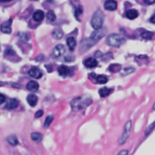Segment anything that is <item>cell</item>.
<instances>
[{
  "mask_svg": "<svg viewBox=\"0 0 155 155\" xmlns=\"http://www.w3.org/2000/svg\"><path fill=\"white\" fill-rule=\"evenodd\" d=\"M92 103V100L89 97L79 96L73 98L70 102L71 109L74 111H78L85 109Z\"/></svg>",
  "mask_w": 155,
  "mask_h": 155,
  "instance_id": "cell-1",
  "label": "cell"
},
{
  "mask_svg": "<svg viewBox=\"0 0 155 155\" xmlns=\"http://www.w3.org/2000/svg\"><path fill=\"white\" fill-rule=\"evenodd\" d=\"M125 41V39L121 35L112 33L109 35L106 39V43L110 46L119 47Z\"/></svg>",
  "mask_w": 155,
  "mask_h": 155,
  "instance_id": "cell-2",
  "label": "cell"
},
{
  "mask_svg": "<svg viewBox=\"0 0 155 155\" xmlns=\"http://www.w3.org/2000/svg\"><path fill=\"white\" fill-rule=\"evenodd\" d=\"M104 15L101 10L96 11L91 18V25L92 27L96 30L102 28L103 22H104Z\"/></svg>",
  "mask_w": 155,
  "mask_h": 155,
  "instance_id": "cell-3",
  "label": "cell"
},
{
  "mask_svg": "<svg viewBox=\"0 0 155 155\" xmlns=\"http://www.w3.org/2000/svg\"><path fill=\"white\" fill-rule=\"evenodd\" d=\"M131 125H132V123H131V120L127 121L126 122V124H125L123 133L121 134L119 139H118V143L120 145H122L124 143H125L126 142V141L127 140L128 138L129 137L130 132H131Z\"/></svg>",
  "mask_w": 155,
  "mask_h": 155,
  "instance_id": "cell-4",
  "label": "cell"
},
{
  "mask_svg": "<svg viewBox=\"0 0 155 155\" xmlns=\"http://www.w3.org/2000/svg\"><path fill=\"white\" fill-rule=\"evenodd\" d=\"M106 32H107V30L105 28H101L99 30H96L91 33L90 39L94 42L96 43L105 36V35L106 34Z\"/></svg>",
  "mask_w": 155,
  "mask_h": 155,
  "instance_id": "cell-5",
  "label": "cell"
},
{
  "mask_svg": "<svg viewBox=\"0 0 155 155\" xmlns=\"http://www.w3.org/2000/svg\"><path fill=\"white\" fill-rule=\"evenodd\" d=\"M65 51V48L63 45L59 44L55 46L53 48L52 53H51V56L53 58H57L62 55Z\"/></svg>",
  "mask_w": 155,
  "mask_h": 155,
  "instance_id": "cell-6",
  "label": "cell"
},
{
  "mask_svg": "<svg viewBox=\"0 0 155 155\" xmlns=\"http://www.w3.org/2000/svg\"><path fill=\"white\" fill-rule=\"evenodd\" d=\"M28 74L35 79H39L42 76V72L41 71V70L36 67H32L31 68L28 72Z\"/></svg>",
  "mask_w": 155,
  "mask_h": 155,
  "instance_id": "cell-7",
  "label": "cell"
},
{
  "mask_svg": "<svg viewBox=\"0 0 155 155\" xmlns=\"http://www.w3.org/2000/svg\"><path fill=\"white\" fill-rule=\"evenodd\" d=\"M19 105V101L16 99L12 98L8 99L4 106V108L8 110H13L18 107Z\"/></svg>",
  "mask_w": 155,
  "mask_h": 155,
  "instance_id": "cell-8",
  "label": "cell"
},
{
  "mask_svg": "<svg viewBox=\"0 0 155 155\" xmlns=\"http://www.w3.org/2000/svg\"><path fill=\"white\" fill-rule=\"evenodd\" d=\"M12 24V19H10L8 21H7L6 22H4L1 25V27H0L1 31L4 33H7V34L10 33L12 31V28H11Z\"/></svg>",
  "mask_w": 155,
  "mask_h": 155,
  "instance_id": "cell-9",
  "label": "cell"
},
{
  "mask_svg": "<svg viewBox=\"0 0 155 155\" xmlns=\"http://www.w3.org/2000/svg\"><path fill=\"white\" fill-rule=\"evenodd\" d=\"M117 2L115 0H107L104 4V8L107 10L114 11L117 8Z\"/></svg>",
  "mask_w": 155,
  "mask_h": 155,
  "instance_id": "cell-10",
  "label": "cell"
},
{
  "mask_svg": "<svg viewBox=\"0 0 155 155\" xmlns=\"http://www.w3.org/2000/svg\"><path fill=\"white\" fill-rule=\"evenodd\" d=\"M58 71L59 75L62 76H67L70 74V69L65 65H61L58 68Z\"/></svg>",
  "mask_w": 155,
  "mask_h": 155,
  "instance_id": "cell-11",
  "label": "cell"
},
{
  "mask_svg": "<svg viewBox=\"0 0 155 155\" xmlns=\"http://www.w3.org/2000/svg\"><path fill=\"white\" fill-rule=\"evenodd\" d=\"M26 87L28 91H30L31 92H35L38 90L39 84L36 81H31L27 83Z\"/></svg>",
  "mask_w": 155,
  "mask_h": 155,
  "instance_id": "cell-12",
  "label": "cell"
},
{
  "mask_svg": "<svg viewBox=\"0 0 155 155\" xmlns=\"http://www.w3.org/2000/svg\"><path fill=\"white\" fill-rule=\"evenodd\" d=\"M44 13L41 10H38L33 15V19L36 22H41L44 19Z\"/></svg>",
  "mask_w": 155,
  "mask_h": 155,
  "instance_id": "cell-13",
  "label": "cell"
},
{
  "mask_svg": "<svg viewBox=\"0 0 155 155\" xmlns=\"http://www.w3.org/2000/svg\"><path fill=\"white\" fill-rule=\"evenodd\" d=\"M84 64L88 68H93L97 66V62L93 58H88L85 60Z\"/></svg>",
  "mask_w": 155,
  "mask_h": 155,
  "instance_id": "cell-14",
  "label": "cell"
},
{
  "mask_svg": "<svg viewBox=\"0 0 155 155\" xmlns=\"http://www.w3.org/2000/svg\"><path fill=\"white\" fill-rule=\"evenodd\" d=\"M27 101L30 106L34 107L37 104L38 97L34 94H30L27 97Z\"/></svg>",
  "mask_w": 155,
  "mask_h": 155,
  "instance_id": "cell-15",
  "label": "cell"
},
{
  "mask_svg": "<svg viewBox=\"0 0 155 155\" xmlns=\"http://www.w3.org/2000/svg\"><path fill=\"white\" fill-rule=\"evenodd\" d=\"M67 44L70 51H73L76 45V41L73 37H69L67 39Z\"/></svg>",
  "mask_w": 155,
  "mask_h": 155,
  "instance_id": "cell-16",
  "label": "cell"
},
{
  "mask_svg": "<svg viewBox=\"0 0 155 155\" xmlns=\"http://www.w3.org/2000/svg\"><path fill=\"white\" fill-rule=\"evenodd\" d=\"M113 91L112 88H108L107 87H104L99 90V94L102 97H106L110 94Z\"/></svg>",
  "mask_w": 155,
  "mask_h": 155,
  "instance_id": "cell-17",
  "label": "cell"
},
{
  "mask_svg": "<svg viewBox=\"0 0 155 155\" xmlns=\"http://www.w3.org/2000/svg\"><path fill=\"white\" fill-rule=\"evenodd\" d=\"M139 15L138 12L135 9H130L126 12V16L129 19H134Z\"/></svg>",
  "mask_w": 155,
  "mask_h": 155,
  "instance_id": "cell-18",
  "label": "cell"
},
{
  "mask_svg": "<svg viewBox=\"0 0 155 155\" xmlns=\"http://www.w3.org/2000/svg\"><path fill=\"white\" fill-rule=\"evenodd\" d=\"M6 140L8 142V143H9L10 144H11L12 145H16L18 144L19 142H18V139L16 137V135H10V136H8L7 138H6Z\"/></svg>",
  "mask_w": 155,
  "mask_h": 155,
  "instance_id": "cell-19",
  "label": "cell"
},
{
  "mask_svg": "<svg viewBox=\"0 0 155 155\" xmlns=\"http://www.w3.org/2000/svg\"><path fill=\"white\" fill-rule=\"evenodd\" d=\"M31 138L36 142H40L42 139V134L41 133L33 132L31 134Z\"/></svg>",
  "mask_w": 155,
  "mask_h": 155,
  "instance_id": "cell-20",
  "label": "cell"
},
{
  "mask_svg": "<svg viewBox=\"0 0 155 155\" xmlns=\"http://www.w3.org/2000/svg\"><path fill=\"white\" fill-rule=\"evenodd\" d=\"M53 119H54L53 116H52V115L47 116L46 117V118L45 119V120H44V125H43L44 128H46L50 126V125L51 124Z\"/></svg>",
  "mask_w": 155,
  "mask_h": 155,
  "instance_id": "cell-21",
  "label": "cell"
},
{
  "mask_svg": "<svg viewBox=\"0 0 155 155\" xmlns=\"http://www.w3.org/2000/svg\"><path fill=\"white\" fill-rule=\"evenodd\" d=\"M46 18L47 20L51 22H53L56 20V16L53 10H49L46 14Z\"/></svg>",
  "mask_w": 155,
  "mask_h": 155,
  "instance_id": "cell-22",
  "label": "cell"
},
{
  "mask_svg": "<svg viewBox=\"0 0 155 155\" xmlns=\"http://www.w3.org/2000/svg\"><path fill=\"white\" fill-rule=\"evenodd\" d=\"M153 33L151 31H143L140 34V36L143 39H147V40L151 39L153 38Z\"/></svg>",
  "mask_w": 155,
  "mask_h": 155,
  "instance_id": "cell-23",
  "label": "cell"
},
{
  "mask_svg": "<svg viewBox=\"0 0 155 155\" xmlns=\"http://www.w3.org/2000/svg\"><path fill=\"white\" fill-rule=\"evenodd\" d=\"M96 81L98 84H104L105 83L107 82L108 81V79L107 77H105V76H102V75H99L97 77H96Z\"/></svg>",
  "mask_w": 155,
  "mask_h": 155,
  "instance_id": "cell-24",
  "label": "cell"
},
{
  "mask_svg": "<svg viewBox=\"0 0 155 155\" xmlns=\"http://www.w3.org/2000/svg\"><path fill=\"white\" fill-rule=\"evenodd\" d=\"M52 35L54 36V38H55L57 39H60L63 37V32L59 29L54 30L53 31Z\"/></svg>",
  "mask_w": 155,
  "mask_h": 155,
  "instance_id": "cell-25",
  "label": "cell"
},
{
  "mask_svg": "<svg viewBox=\"0 0 155 155\" xmlns=\"http://www.w3.org/2000/svg\"><path fill=\"white\" fill-rule=\"evenodd\" d=\"M121 66L119 64H111L109 67V70L111 72H117L120 70Z\"/></svg>",
  "mask_w": 155,
  "mask_h": 155,
  "instance_id": "cell-26",
  "label": "cell"
},
{
  "mask_svg": "<svg viewBox=\"0 0 155 155\" xmlns=\"http://www.w3.org/2000/svg\"><path fill=\"white\" fill-rule=\"evenodd\" d=\"M134 71V69L133 68H131V67H127V68H124L120 73L123 76H125V75H127V74H130L132 72H133Z\"/></svg>",
  "mask_w": 155,
  "mask_h": 155,
  "instance_id": "cell-27",
  "label": "cell"
},
{
  "mask_svg": "<svg viewBox=\"0 0 155 155\" xmlns=\"http://www.w3.org/2000/svg\"><path fill=\"white\" fill-rule=\"evenodd\" d=\"M154 128H155V122H154L153 123H152L151 125H150L147 128V129L145 130V136L149 135Z\"/></svg>",
  "mask_w": 155,
  "mask_h": 155,
  "instance_id": "cell-28",
  "label": "cell"
},
{
  "mask_svg": "<svg viewBox=\"0 0 155 155\" xmlns=\"http://www.w3.org/2000/svg\"><path fill=\"white\" fill-rule=\"evenodd\" d=\"M83 12V8L82 6L79 5L78 7L76 8L74 10V16L76 18H78L79 16H80Z\"/></svg>",
  "mask_w": 155,
  "mask_h": 155,
  "instance_id": "cell-29",
  "label": "cell"
},
{
  "mask_svg": "<svg viewBox=\"0 0 155 155\" xmlns=\"http://www.w3.org/2000/svg\"><path fill=\"white\" fill-rule=\"evenodd\" d=\"M43 114H44V111L42 110H39L36 112V113L35 114V117L36 118H39V117H41V116H42Z\"/></svg>",
  "mask_w": 155,
  "mask_h": 155,
  "instance_id": "cell-30",
  "label": "cell"
},
{
  "mask_svg": "<svg viewBox=\"0 0 155 155\" xmlns=\"http://www.w3.org/2000/svg\"><path fill=\"white\" fill-rule=\"evenodd\" d=\"M21 39L24 41V42H27V41L29 37H28V35L27 34V33H22V35H21Z\"/></svg>",
  "mask_w": 155,
  "mask_h": 155,
  "instance_id": "cell-31",
  "label": "cell"
},
{
  "mask_svg": "<svg viewBox=\"0 0 155 155\" xmlns=\"http://www.w3.org/2000/svg\"><path fill=\"white\" fill-rule=\"evenodd\" d=\"M94 56H95L96 58H101V57L103 56V54H102V53L101 51L97 50V51L95 52V53H94Z\"/></svg>",
  "mask_w": 155,
  "mask_h": 155,
  "instance_id": "cell-32",
  "label": "cell"
},
{
  "mask_svg": "<svg viewBox=\"0 0 155 155\" xmlns=\"http://www.w3.org/2000/svg\"><path fill=\"white\" fill-rule=\"evenodd\" d=\"M143 2L147 5H151L155 3V0H143Z\"/></svg>",
  "mask_w": 155,
  "mask_h": 155,
  "instance_id": "cell-33",
  "label": "cell"
},
{
  "mask_svg": "<svg viewBox=\"0 0 155 155\" xmlns=\"http://www.w3.org/2000/svg\"><path fill=\"white\" fill-rule=\"evenodd\" d=\"M128 153V151L127 150H122L119 152L117 155H127Z\"/></svg>",
  "mask_w": 155,
  "mask_h": 155,
  "instance_id": "cell-34",
  "label": "cell"
},
{
  "mask_svg": "<svg viewBox=\"0 0 155 155\" xmlns=\"http://www.w3.org/2000/svg\"><path fill=\"white\" fill-rule=\"evenodd\" d=\"M5 97L4 94L0 93V104H2L5 102Z\"/></svg>",
  "mask_w": 155,
  "mask_h": 155,
  "instance_id": "cell-35",
  "label": "cell"
},
{
  "mask_svg": "<svg viewBox=\"0 0 155 155\" xmlns=\"http://www.w3.org/2000/svg\"><path fill=\"white\" fill-rule=\"evenodd\" d=\"M5 53H6V54H13L14 53H15V52H14V51L12 50V49H11V48H8V49H7L6 50H5Z\"/></svg>",
  "mask_w": 155,
  "mask_h": 155,
  "instance_id": "cell-36",
  "label": "cell"
},
{
  "mask_svg": "<svg viewBox=\"0 0 155 155\" xmlns=\"http://www.w3.org/2000/svg\"><path fill=\"white\" fill-rule=\"evenodd\" d=\"M150 22L152 23L155 24V13L150 18Z\"/></svg>",
  "mask_w": 155,
  "mask_h": 155,
  "instance_id": "cell-37",
  "label": "cell"
},
{
  "mask_svg": "<svg viewBox=\"0 0 155 155\" xmlns=\"http://www.w3.org/2000/svg\"><path fill=\"white\" fill-rule=\"evenodd\" d=\"M11 0H0V2H8L10 1Z\"/></svg>",
  "mask_w": 155,
  "mask_h": 155,
  "instance_id": "cell-38",
  "label": "cell"
},
{
  "mask_svg": "<svg viewBox=\"0 0 155 155\" xmlns=\"http://www.w3.org/2000/svg\"><path fill=\"white\" fill-rule=\"evenodd\" d=\"M47 1H51V0H47Z\"/></svg>",
  "mask_w": 155,
  "mask_h": 155,
  "instance_id": "cell-39",
  "label": "cell"
}]
</instances>
